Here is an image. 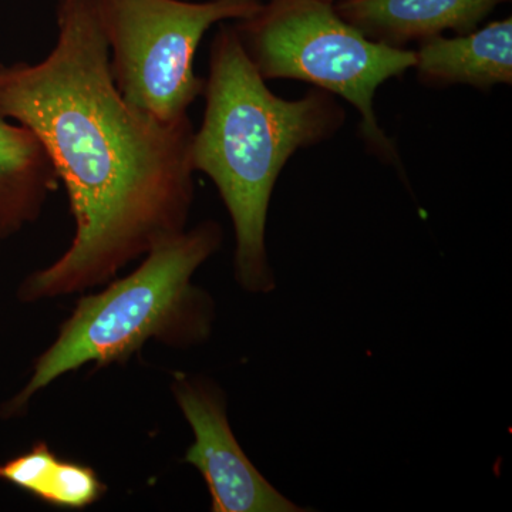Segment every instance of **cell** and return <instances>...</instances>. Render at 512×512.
I'll list each match as a JSON object with an SVG mask.
<instances>
[{"instance_id": "obj_7", "label": "cell", "mask_w": 512, "mask_h": 512, "mask_svg": "<svg viewBox=\"0 0 512 512\" xmlns=\"http://www.w3.org/2000/svg\"><path fill=\"white\" fill-rule=\"evenodd\" d=\"M510 0H340L335 10L370 40L399 47L453 30L473 32Z\"/></svg>"}, {"instance_id": "obj_11", "label": "cell", "mask_w": 512, "mask_h": 512, "mask_svg": "<svg viewBox=\"0 0 512 512\" xmlns=\"http://www.w3.org/2000/svg\"><path fill=\"white\" fill-rule=\"evenodd\" d=\"M57 460L45 441H39L26 453L0 464V481L40 498Z\"/></svg>"}, {"instance_id": "obj_8", "label": "cell", "mask_w": 512, "mask_h": 512, "mask_svg": "<svg viewBox=\"0 0 512 512\" xmlns=\"http://www.w3.org/2000/svg\"><path fill=\"white\" fill-rule=\"evenodd\" d=\"M417 79L427 86L466 84L490 90L512 83V19L488 23L456 37L443 35L420 42Z\"/></svg>"}, {"instance_id": "obj_6", "label": "cell", "mask_w": 512, "mask_h": 512, "mask_svg": "<svg viewBox=\"0 0 512 512\" xmlns=\"http://www.w3.org/2000/svg\"><path fill=\"white\" fill-rule=\"evenodd\" d=\"M174 399L194 433L184 461L200 471L214 512H303L269 483L239 446L227 396L214 380L175 373Z\"/></svg>"}, {"instance_id": "obj_3", "label": "cell", "mask_w": 512, "mask_h": 512, "mask_svg": "<svg viewBox=\"0 0 512 512\" xmlns=\"http://www.w3.org/2000/svg\"><path fill=\"white\" fill-rule=\"evenodd\" d=\"M224 231L215 221L184 229L148 252L136 271L104 291L84 296L59 335L33 366L32 376L0 410L15 417L40 390L84 365L126 360L150 340L188 349L210 339L215 303L192 276L221 248Z\"/></svg>"}, {"instance_id": "obj_1", "label": "cell", "mask_w": 512, "mask_h": 512, "mask_svg": "<svg viewBox=\"0 0 512 512\" xmlns=\"http://www.w3.org/2000/svg\"><path fill=\"white\" fill-rule=\"evenodd\" d=\"M57 26L42 62L0 63V117L39 138L76 224L67 251L23 279V303L110 282L187 229L195 197L190 117L163 123L124 100L93 0H59Z\"/></svg>"}, {"instance_id": "obj_2", "label": "cell", "mask_w": 512, "mask_h": 512, "mask_svg": "<svg viewBox=\"0 0 512 512\" xmlns=\"http://www.w3.org/2000/svg\"><path fill=\"white\" fill-rule=\"evenodd\" d=\"M204 120L194 131L191 165L210 177L235 232L234 275L242 291H275L266 221L276 181L296 151L335 136L346 121L336 96L311 90L296 100L271 92L232 25H221L210 50Z\"/></svg>"}, {"instance_id": "obj_9", "label": "cell", "mask_w": 512, "mask_h": 512, "mask_svg": "<svg viewBox=\"0 0 512 512\" xmlns=\"http://www.w3.org/2000/svg\"><path fill=\"white\" fill-rule=\"evenodd\" d=\"M59 184L39 138L0 117V241L35 222Z\"/></svg>"}, {"instance_id": "obj_5", "label": "cell", "mask_w": 512, "mask_h": 512, "mask_svg": "<svg viewBox=\"0 0 512 512\" xmlns=\"http://www.w3.org/2000/svg\"><path fill=\"white\" fill-rule=\"evenodd\" d=\"M262 6L261 0H93L117 90L163 123L188 117L204 92L194 59L207 30L225 20L252 18Z\"/></svg>"}, {"instance_id": "obj_10", "label": "cell", "mask_w": 512, "mask_h": 512, "mask_svg": "<svg viewBox=\"0 0 512 512\" xmlns=\"http://www.w3.org/2000/svg\"><path fill=\"white\" fill-rule=\"evenodd\" d=\"M104 493L106 485L101 483L92 468L73 461L57 460L39 500L55 507L80 510L99 501Z\"/></svg>"}, {"instance_id": "obj_4", "label": "cell", "mask_w": 512, "mask_h": 512, "mask_svg": "<svg viewBox=\"0 0 512 512\" xmlns=\"http://www.w3.org/2000/svg\"><path fill=\"white\" fill-rule=\"evenodd\" d=\"M333 5L271 0L252 18L235 20L232 26L266 82L301 80L349 101L359 113L367 148L402 170L392 138L377 121L375 96L387 80L413 69L416 53L370 40L340 18Z\"/></svg>"}, {"instance_id": "obj_12", "label": "cell", "mask_w": 512, "mask_h": 512, "mask_svg": "<svg viewBox=\"0 0 512 512\" xmlns=\"http://www.w3.org/2000/svg\"><path fill=\"white\" fill-rule=\"evenodd\" d=\"M323 2L333 3V2H335V0H323Z\"/></svg>"}]
</instances>
